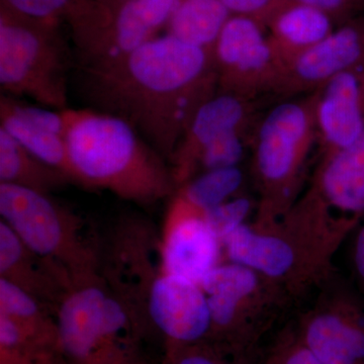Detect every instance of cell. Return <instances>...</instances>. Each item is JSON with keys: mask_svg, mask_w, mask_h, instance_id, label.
I'll use <instances>...</instances> for the list:
<instances>
[{"mask_svg": "<svg viewBox=\"0 0 364 364\" xmlns=\"http://www.w3.org/2000/svg\"><path fill=\"white\" fill-rule=\"evenodd\" d=\"M0 277L25 289L44 305L58 309L73 289L70 279L30 250L6 222H0Z\"/></svg>", "mask_w": 364, "mask_h": 364, "instance_id": "obj_13", "label": "cell"}, {"mask_svg": "<svg viewBox=\"0 0 364 364\" xmlns=\"http://www.w3.org/2000/svg\"><path fill=\"white\" fill-rule=\"evenodd\" d=\"M356 269L364 279V227L359 232L358 240L355 244V253H354Z\"/></svg>", "mask_w": 364, "mask_h": 364, "instance_id": "obj_31", "label": "cell"}, {"mask_svg": "<svg viewBox=\"0 0 364 364\" xmlns=\"http://www.w3.org/2000/svg\"><path fill=\"white\" fill-rule=\"evenodd\" d=\"M150 322L167 340V347L200 343L212 332L207 296L198 282L163 272L147 294Z\"/></svg>", "mask_w": 364, "mask_h": 364, "instance_id": "obj_8", "label": "cell"}, {"mask_svg": "<svg viewBox=\"0 0 364 364\" xmlns=\"http://www.w3.org/2000/svg\"><path fill=\"white\" fill-rule=\"evenodd\" d=\"M75 70L90 109L123 119L165 159L200 105L218 92L213 53L168 33Z\"/></svg>", "mask_w": 364, "mask_h": 364, "instance_id": "obj_1", "label": "cell"}, {"mask_svg": "<svg viewBox=\"0 0 364 364\" xmlns=\"http://www.w3.org/2000/svg\"><path fill=\"white\" fill-rule=\"evenodd\" d=\"M219 92L252 100L273 93L284 71L261 21L232 14L213 50Z\"/></svg>", "mask_w": 364, "mask_h": 364, "instance_id": "obj_6", "label": "cell"}, {"mask_svg": "<svg viewBox=\"0 0 364 364\" xmlns=\"http://www.w3.org/2000/svg\"><path fill=\"white\" fill-rule=\"evenodd\" d=\"M73 56L60 23L25 18L0 7V86L54 111L68 109Z\"/></svg>", "mask_w": 364, "mask_h": 364, "instance_id": "obj_4", "label": "cell"}, {"mask_svg": "<svg viewBox=\"0 0 364 364\" xmlns=\"http://www.w3.org/2000/svg\"><path fill=\"white\" fill-rule=\"evenodd\" d=\"M280 364H324L318 358L304 346L303 344L299 346L294 347L293 349H289V351L284 354Z\"/></svg>", "mask_w": 364, "mask_h": 364, "instance_id": "obj_30", "label": "cell"}, {"mask_svg": "<svg viewBox=\"0 0 364 364\" xmlns=\"http://www.w3.org/2000/svg\"><path fill=\"white\" fill-rule=\"evenodd\" d=\"M0 214L26 247L66 275L74 287L97 280L95 251L80 223L47 193L0 183Z\"/></svg>", "mask_w": 364, "mask_h": 364, "instance_id": "obj_5", "label": "cell"}, {"mask_svg": "<svg viewBox=\"0 0 364 364\" xmlns=\"http://www.w3.org/2000/svg\"><path fill=\"white\" fill-rule=\"evenodd\" d=\"M306 346L324 364H358L364 358V330L334 314H323L309 323Z\"/></svg>", "mask_w": 364, "mask_h": 364, "instance_id": "obj_16", "label": "cell"}, {"mask_svg": "<svg viewBox=\"0 0 364 364\" xmlns=\"http://www.w3.org/2000/svg\"><path fill=\"white\" fill-rule=\"evenodd\" d=\"M243 182L239 167L207 170L200 176L189 181L181 188L177 200L205 214L223 203L231 200Z\"/></svg>", "mask_w": 364, "mask_h": 364, "instance_id": "obj_22", "label": "cell"}, {"mask_svg": "<svg viewBox=\"0 0 364 364\" xmlns=\"http://www.w3.org/2000/svg\"><path fill=\"white\" fill-rule=\"evenodd\" d=\"M174 1L178 2V0H174Z\"/></svg>", "mask_w": 364, "mask_h": 364, "instance_id": "obj_32", "label": "cell"}, {"mask_svg": "<svg viewBox=\"0 0 364 364\" xmlns=\"http://www.w3.org/2000/svg\"><path fill=\"white\" fill-rule=\"evenodd\" d=\"M230 261L272 277H282L293 267L291 246L279 237L254 232L243 224L222 241Z\"/></svg>", "mask_w": 364, "mask_h": 364, "instance_id": "obj_15", "label": "cell"}, {"mask_svg": "<svg viewBox=\"0 0 364 364\" xmlns=\"http://www.w3.org/2000/svg\"><path fill=\"white\" fill-rule=\"evenodd\" d=\"M0 364H63L58 348L26 336L16 322L0 314Z\"/></svg>", "mask_w": 364, "mask_h": 364, "instance_id": "obj_23", "label": "cell"}, {"mask_svg": "<svg viewBox=\"0 0 364 364\" xmlns=\"http://www.w3.org/2000/svg\"><path fill=\"white\" fill-rule=\"evenodd\" d=\"M252 114V100L219 91L200 105L170 159L176 184L188 181L210 144L233 132L246 133Z\"/></svg>", "mask_w": 364, "mask_h": 364, "instance_id": "obj_10", "label": "cell"}, {"mask_svg": "<svg viewBox=\"0 0 364 364\" xmlns=\"http://www.w3.org/2000/svg\"><path fill=\"white\" fill-rule=\"evenodd\" d=\"M317 91L304 100L284 102L263 117L255 134V162L270 189L289 193V183L318 136Z\"/></svg>", "mask_w": 364, "mask_h": 364, "instance_id": "obj_7", "label": "cell"}, {"mask_svg": "<svg viewBox=\"0 0 364 364\" xmlns=\"http://www.w3.org/2000/svg\"><path fill=\"white\" fill-rule=\"evenodd\" d=\"M231 16L220 0H178L167 23V33L213 53Z\"/></svg>", "mask_w": 364, "mask_h": 364, "instance_id": "obj_18", "label": "cell"}, {"mask_svg": "<svg viewBox=\"0 0 364 364\" xmlns=\"http://www.w3.org/2000/svg\"><path fill=\"white\" fill-rule=\"evenodd\" d=\"M161 250L163 272L200 284L218 265L222 242L203 214L176 200Z\"/></svg>", "mask_w": 364, "mask_h": 364, "instance_id": "obj_12", "label": "cell"}, {"mask_svg": "<svg viewBox=\"0 0 364 364\" xmlns=\"http://www.w3.org/2000/svg\"><path fill=\"white\" fill-rule=\"evenodd\" d=\"M250 208L251 203L248 198H231L208 210L203 214V217L222 242L234 230L245 224Z\"/></svg>", "mask_w": 364, "mask_h": 364, "instance_id": "obj_26", "label": "cell"}, {"mask_svg": "<svg viewBox=\"0 0 364 364\" xmlns=\"http://www.w3.org/2000/svg\"><path fill=\"white\" fill-rule=\"evenodd\" d=\"M200 343L167 347L162 364H226L215 352Z\"/></svg>", "mask_w": 364, "mask_h": 364, "instance_id": "obj_27", "label": "cell"}, {"mask_svg": "<svg viewBox=\"0 0 364 364\" xmlns=\"http://www.w3.org/2000/svg\"><path fill=\"white\" fill-rule=\"evenodd\" d=\"M0 129L16 139L36 157L73 181L65 138L31 124L4 107H0Z\"/></svg>", "mask_w": 364, "mask_h": 364, "instance_id": "obj_21", "label": "cell"}, {"mask_svg": "<svg viewBox=\"0 0 364 364\" xmlns=\"http://www.w3.org/2000/svg\"><path fill=\"white\" fill-rule=\"evenodd\" d=\"M68 181L63 173L46 164L0 129V183L16 184L49 195Z\"/></svg>", "mask_w": 364, "mask_h": 364, "instance_id": "obj_19", "label": "cell"}, {"mask_svg": "<svg viewBox=\"0 0 364 364\" xmlns=\"http://www.w3.org/2000/svg\"><path fill=\"white\" fill-rule=\"evenodd\" d=\"M0 314L13 318L31 338L59 349L56 318L48 316L44 304L32 294L2 277H0Z\"/></svg>", "mask_w": 364, "mask_h": 364, "instance_id": "obj_20", "label": "cell"}, {"mask_svg": "<svg viewBox=\"0 0 364 364\" xmlns=\"http://www.w3.org/2000/svg\"><path fill=\"white\" fill-rule=\"evenodd\" d=\"M55 318L63 364H148L140 320L98 279L73 287Z\"/></svg>", "mask_w": 364, "mask_h": 364, "instance_id": "obj_3", "label": "cell"}, {"mask_svg": "<svg viewBox=\"0 0 364 364\" xmlns=\"http://www.w3.org/2000/svg\"><path fill=\"white\" fill-rule=\"evenodd\" d=\"M245 133L233 132L210 144L200 155L198 165L207 170L238 167L244 155Z\"/></svg>", "mask_w": 364, "mask_h": 364, "instance_id": "obj_24", "label": "cell"}, {"mask_svg": "<svg viewBox=\"0 0 364 364\" xmlns=\"http://www.w3.org/2000/svg\"><path fill=\"white\" fill-rule=\"evenodd\" d=\"M325 11L335 21L346 18L364 4V0H294Z\"/></svg>", "mask_w": 364, "mask_h": 364, "instance_id": "obj_29", "label": "cell"}, {"mask_svg": "<svg viewBox=\"0 0 364 364\" xmlns=\"http://www.w3.org/2000/svg\"><path fill=\"white\" fill-rule=\"evenodd\" d=\"M225 6L236 16H245L255 18L264 25L272 11L284 0H220Z\"/></svg>", "mask_w": 364, "mask_h": 364, "instance_id": "obj_28", "label": "cell"}, {"mask_svg": "<svg viewBox=\"0 0 364 364\" xmlns=\"http://www.w3.org/2000/svg\"><path fill=\"white\" fill-rule=\"evenodd\" d=\"M257 274L253 270L231 262L208 272L200 282L207 296L213 329H229L234 324L239 306L257 287Z\"/></svg>", "mask_w": 364, "mask_h": 364, "instance_id": "obj_17", "label": "cell"}, {"mask_svg": "<svg viewBox=\"0 0 364 364\" xmlns=\"http://www.w3.org/2000/svg\"><path fill=\"white\" fill-rule=\"evenodd\" d=\"M63 114L74 182L141 203L172 191L165 158L123 119L90 107H68Z\"/></svg>", "mask_w": 364, "mask_h": 364, "instance_id": "obj_2", "label": "cell"}, {"mask_svg": "<svg viewBox=\"0 0 364 364\" xmlns=\"http://www.w3.org/2000/svg\"><path fill=\"white\" fill-rule=\"evenodd\" d=\"M76 2L77 0H0V7L33 20L61 23Z\"/></svg>", "mask_w": 364, "mask_h": 364, "instance_id": "obj_25", "label": "cell"}, {"mask_svg": "<svg viewBox=\"0 0 364 364\" xmlns=\"http://www.w3.org/2000/svg\"><path fill=\"white\" fill-rule=\"evenodd\" d=\"M317 91L316 121L326 157L353 145L364 131V64L342 72Z\"/></svg>", "mask_w": 364, "mask_h": 364, "instance_id": "obj_11", "label": "cell"}, {"mask_svg": "<svg viewBox=\"0 0 364 364\" xmlns=\"http://www.w3.org/2000/svg\"><path fill=\"white\" fill-rule=\"evenodd\" d=\"M364 64V21H352L289 62L274 95L314 92L334 76Z\"/></svg>", "mask_w": 364, "mask_h": 364, "instance_id": "obj_9", "label": "cell"}, {"mask_svg": "<svg viewBox=\"0 0 364 364\" xmlns=\"http://www.w3.org/2000/svg\"><path fill=\"white\" fill-rule=\"evenodd\" d=\"M335 21L331 16L316 7L294 0H284L264 26L286 68L289 62L332 33Z\"/></svg>", "mask_w": 364, "mask_h": 364, "instance_id": "obj_14", "label": "cell"}]
</instances>
